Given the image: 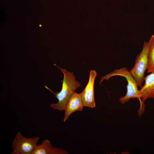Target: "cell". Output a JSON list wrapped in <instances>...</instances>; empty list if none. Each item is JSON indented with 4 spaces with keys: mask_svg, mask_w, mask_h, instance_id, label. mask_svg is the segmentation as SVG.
<instances>
[{
    "mask_svg": "<svg viewBox=\"0 0 154 154\" xmlns=\"http://www.w3.org/2000/svg\"><path fill=\"white\" fill-rule=\"evenodd\" d=\"M54 65L61 70L64 77L61 81L62 87L61 91L53 92L58 102L56 103H51L50 105L54 110L62 111L64 110L69 99L78 88L81 86V84L75 80L73 72H70L65 69L62 68L55 64Z\"/></svg>",
    "mask_w": 154,
    "mask_h": 154,
    "instance_id": "1",
    "label": "cell"
},
{
    "mask_svg": "<svg viewBox=\"0 0 154 154\" xmlns=\"http://www.w3.org/2000/svg\"><path fill=\"white\" fill-rule=\"evenodd\" d=\"M116 76H120L125 78L127 82V92L125 95L121 97L119 99L120 102L124 104L130 99L137 98L140 102V108L138 112H144L145 105L139 96V90L137 84L134 78L127 68L123 67L119 69H116L109 74L101 77L100 82V84L104 80H108L111 77Z\"/></svg>",
    "mask_w": 154,
    "mask_h": 154,
    "instance_id": "2",
    "label": "cell"
},
{
    "mask_svg": "<svg viewBox=\"0 0 154 154\" xmlns=\"http://www.w3.org/2000/svg\"><path fill=\"white\" fill-rule=\"evenodd\" d=\"M148 42H145L143 49L135 58V63L129 72L140 87L142 86L145 71L148 65Z\"/></svg>",
    "mask_w": 154,
    "mask_h": 154,
    "instance_id": "3",
    "label": "cell"
},
{
    "mask_svg": "<svg viewBox=\"0 0 154 154\" xmlns=\"http://www.w3.org/2000/svg\"><path fill=\"white\" fill-rule=\"evenodd\" d=\"M39 139L38 137H26L21 132H19L12 141V147L13 151L11 154H32Z\"/></svg>",
    "mask_w": 154,
    "mask_h": 154,
    "instance_id": "4",
    "label": "cell"
},
{
    "mask_svg": "<svg viewBox=\"0 0 154 154\" xmlns=\"http://www.w3.org/2000/svg\"><path fill=\"white\" fill-rule=\"evenodd\" d=\"M97 72L91 70L90 73L88 82L85 89L81 93L84 106L94 108L96 106L94 96V84Z\"/></svg>",
    "mask_w": 154,
    "mask_h": 154,
    "instance_id": "5",
    "label": "cell"
},
{
    "mask_svg": "<svg viewBox=\"0 0 154 154\" xmlns=\"http://www.w3.org/2000/svg\"><path fill=\"white\" fill-rule=\"evenodd\" d=\"M84 106L81 93H74L65 107L64 121H65L67 119L72 113L76 111H82Z\"/></svg>",
    "mask_w": 154,
    "mask_h": 154,
    "instance_id": "6",
    "label": "cell"
},
{
    "mask_svg": "<svg viewBox=\"0 0 154 154\" xmlns=\"http://www.w3.org/2000/svg\"><path fill=\"white\" fill-rule=\"evenodd\" d=\"M144 85L139 90V96L143 102L148 99H154V72L145 77Z\"/></svg>",
    "mask_w": 154,
    "mask_h": 154,
    "instance_id": "7",
    "label": "cell"
},
{
    "mask_svg": "<svg viewBox=\"0 0 154 154\" xmlns=\"http://www.w3.org/2000/svg\"><path fill=\"white\" fill-rule=\"evenodd\" d=\"M66 150L53 146L49 140L45 139L37 145L32 154H68Z\"/></svg>",
    "mask_w": 154,
    "mask_h": 154,
    "instance_id": "8",
    "label": "cell"
},
{
    "mask_svg": "<svg viewBox=\"0 0 154 154\" xmlns=\"http://www.w3.org/2000/svg\"><path fill=\"white\" fill-rule=\"evenodd\" d=\"M147 73L154 72V35H152L149 42Z\"/></svg>",
    "mask_w": 154,
    "mask_h": 154,
    "instance_id": "9",
    "label": "cell"
}]
</instances>
